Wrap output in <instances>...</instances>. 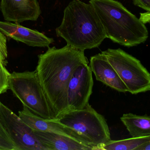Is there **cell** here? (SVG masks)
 Masks as SVG:
<instances>
[{
	"label": "cell",
	"instance_id": "6da1fadb",
	"mask_svg": "<svg viewBox=\"0 0 150 150\" xmlns=\"http://www.w3.org/2000/svg\"><path fill=\"white\" fill-rule=\"evenodd\" d=\"M84 52L67 45L60 48L49 47L38 56L36 71L55 119L68 111V89L71 77L80 64L88 63Z\"/></svg>",
	"mask_w": 150,
	"mask_h": 150
},
{
	"label": "cell",
	"instance_id": "7a4b0ae2",
	"mask_svg": "<svg viewBox=\"0 0 150 150\" xmlns=\"http://www.w3.org/2000/svg\"><path fill=\"white\" fill-rule=\"evenodd\" d=\"M55 32L67 45L80 51L98 47L107 38L94 7L80 0H73L68 4Z\"/></svg>",
	"mask_w": 150,
	"mask_h": 150
},
{
	"label": "cell",
	"instance_id": "3957f363",
	"mask_svg": "<svg viewBox=\"0 0 150 150\" xmlns=\"http://www.w3.org/2000/svg\"><path fill=\"white\" fill-rule=\"evenodd\" d=\"M101 21L107 38L127 47L144 43L149 38L145 24L115 0H89Z\"/></svg>",
	"mask_w": 150,
	"mask_h": 150
},
{
	"label": "cell",
	"instance_id": "277c9868",
	"mask_svg": "<svg viewBox=\"0 0 150 150\" xmlns=\"http://www.w3.org/2000/svg\"><path fill=\"white\" fill-rule=\"evenodd\" d=\"M54 120L74 130L95 150H102L111 140L105 117L89 104L82 109L67 111Z\"/></svg>",
	"mask_w": 150,
	"mask_h": 150
},
{
	"label": "cell",
	"instance_id": "5b68a950",
	"mask_svg": "<svg viewBox=\"0 0 150 150\" xmlns=\"http://www.w3.org/2000/svg\"><path fill=\"white\" fill-rule=\"evenodd\" d=\"M8 89L33 113L45 119H55L36 70L10 73Z\"/></svg>",
	"mask_w": 150,
	"mask_h": 150
},
{
	"label": "cell",
	"instance_id": "8992f818",
	"mask_svg": "<svg viewBox=\"0 0 150 150\" xmlns=\"http://www.w3.org/2000/svg\"><path fill=\"white\" fill-rule=\"evenodd\" d=\"M133 95L150 91V73L141 62L121 48L101 52Z\"/></svg>",
	"mask_w": 150,
	"mask_h": 150
},
{
	"label": "cell",
	"instance_id": "52a82bcc",
	"mask_svg": "<svg viewBox=\"0 0 150 150\" xmlns=\"http://www.w3.org/2000/svg\"><path fill=\"white\" fill-rule=\"evenodd\" d=\"M0 121L13 142L15 150H47L39 141L34 130L1 101Z\"/></svg>",
	"mask_w": 150,
	"mask_h": 150
},
{
	"label": "cell",
	"instance_id": "ba28073f",
	"mask_svg": "<svg viewBox=\"0 0 150 150\" xmlns=\"http://www.w3.org/2000/svg\"><path fill=\"white\" fill-rule=\"evenodd\" d=\"M88 64H80L71 77L68 89V111L82 109L89 104L93 81L92 72Z\"/></svg>",
	"mask_w": 150,
	"mask_h": 150
},
{
	"label": "cell",
	"instance_id": "9c48e42d",
	"mask_svg": "<svg viewBox=\"0 0 150 150\" xmlns=\"http://www.w3.org/2000/svg\"><path fill=\"white\" fill-rule=\"evenodd\" d=\"M0 10L6 21H37L41 14L38 0H1Z\"/></svg>",
	"mask_w": 150,
	"mask_h": 150
},
{
	"label": "cell",
	"instance_id": "30bf717a",
	"mask_svg": "<svg viewBox=\"0 0 150 150\" xmlns=\"http://www.w3.org/2000/svg\"><path fill=\"white\" fill-rule=\"evenodd\" d=\"M18 114V116L22 120L33 130L50 132L66 136L91 146L81 135L74 129L59 123L54 120H47L41 118L31 112L25 107L23 106V110L19 111Z\"/></svg>",
	"mask_w": 150,
	"mask_h": 150
},
{
	"label": "cell",
	"instance_id": "8fae6325",
	"mask_svg": "<svg viewBox=\"0 0 150 150\" xmlns=\"http://www.w3.org/2000/svg\"><path fill=\"white\" fill-rule=\"evenodd\" d=\"M0 31L5 36L29 46L49 47L54 41L44 33L20 25L18 23L0 21Z\"/></svg>",
	"mask_w": 150,
	"mask_h": 150
},
{
	"label": "cell",
	"instance_id": "7c38bea8",
	"mask_svg": "<svg viewBox=\"0 0 150 150\" xmlns=\"http://www.w3.org/2000/svg\"><path fill=\"white\" fill-rule=\"evenodd\" d=\"M90 67L96 79L120 92H128V89L105 55L98 54L90 59Z\"/></svg>",
	"mask_w": 150,
	"mask_h": 150
},
{
	"label": "cell",
	"instance_id": "4fadbf2b",
	"mask_svg": "<svg viewBox=\"0 0 150 150\" xmlns=\"http://www.w3.org/2000/svg\"><path fill=\"white\" fill-rule=\"evenodd\" d=\"M39 141L47 150H93L94 148L74 139L50 132L34 130Z\"/></svg>",
	"mask_w": 150,
	"mask_h": 150
},
{
	"label": "cell",
	"instance_id": "5bb4252c",
	"mask_svg": "<svg viewBox=\"0 0 150 150\" xmlns=\"http://www.w3.org/2000/svg\"><path fill=\"white\" fill-rule=\"evenodd\" d=\"M121 120L133 137L150 136V116L124 114Z\"/></svg>",
	"mask_w": 150,
	"mask_h": 150
},
{
	"label": "cell",
	"instance_id": "9a60e30c",
	"mask_svg": "<svg viewBox=\"0 0 150 150\" xmlns=\"http://www.w3.org/2000/svg\"><path fill=\"white\" fill-rule=\"evenodd\" d=\"M150 142V136L133 137L119 141H110L103 146L102 150H136L146 143Z\"/></svg>",
	"mask_w": 150,
	"mask_h": 150
},
{
	"label": "cell",
	"instance_id": "2e32d148",
	"mask_svg": "<svg viewBox=\"0 0 150 150\" xmlns=\"http://www.w3.org/2000/svg\"><path fill=\"white\" fill-rule=\"evenodd\" d=\"M0 56V95L5 93L8 89V79L10 73L6 68Z\"/></svg>",
	"mask_w": 150,
	"mask_h": 150
},
{
	"label": "cell",
	"instance_id": "e0dca14e",
	"mask_svg": "<svg viewBox=\"0 0 150 150\" xmlns=\"http://www.w3.org/2000/svg\"><path fill=\"white\" fill-rule=\"evenodd\" d=\"M0 150H15V146L0 121Z\"/></svg>",
	"mask_w": 150,
	"mask_h": 150
},
{
	"label": "cell",
	"instance_id": "ac0fdd59",
	"mask_svg": "<svg viewBox=\"0 0 150 150\" xmlns=\"http://www.w3.org/2000/svg\"><path fill=\"white\" fill-rule=\"evenodd\" d=\"M0 56L5 66L7 64L8 54L6 36L0 31Z\"/></svg>",
	"mask_w": 150,
	"mask_h": 150
},
{
	"label": "cell",
	"instance_id": "d6986e66",
	"mask_svg": "<svg viewBox=\"0 0 150 150\" xmlns=\"http://www.w3.org/2000/svg\"><path fill=\"white\" fill-rule=\"evenodd\" d=\"M136 6L142 8L148 11H150V0H133Z\"/></svg>",
	"mask_w": 150,
	"mask_h": 150
},
{
	"label": "cell",
	"instance_id": "ffe728a7",
	"mask_svg": "<svg viewBox=\"0 0 150 150\" xmlns=\"http://www.w3.org/2000/svg\"><path fill=\"white\" fill-rule=\"evenodd\" d=\"M139 19L144 24L149 23L150 22V11H148L144 13H141Z\"/></svg>",
	"mask_w": 150,
	"mask_h": 150
},
{
	"label": "cell",
	"instance_id": "44dd1931",
	"mask_svg": "<svg viewBox=\"0 0 150 150\" xmlns=\"http://www.w3.org/2000/svg\"><path fill=\"white\" fill-rule=\"evenodd\" d=\"M136 150H150V142L142 144Z\"/></svg>",
	"mask_w": 150,
	"mask_h": 150
},
{
	"label": "cell",
	"instance_id": "7402d4cb",
	"mask_svg": "<svg viewBox=\"0 0 150 150\" xmlns=\"http://www.w3.org/2000/svg\"></svg>",
	"mask_w": 150,
	"mask_h": 150
}]
</instances>
